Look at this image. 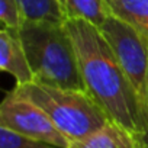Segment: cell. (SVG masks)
Returning a JSON list of instances; mask_svg holds the SVG:
<instances>
[{"mask_svg":"<svg viewBox=\"0 0 148 148\" xmlns=\"http://www.w3.org/2000/svg\"><path fill=\"white\" fill-rule=\"evenodd\" d=\"M79 61L84 92L115 122L147 141L136 95L99 28L86 21L64 22Z\"/></svg>","mask_w":148,"mask_h":148,"instance_id":"6da1fadb","label":"cell"},{"mask_svg":"<svg viewBox=\"0 0 148 148\" xmlns=\"http://www.w3.org/2000/svg\"><path fill=\"white\" fill-rule=\"evenodd\" d=\"M19 35L36 83L84 92L77 55L64 23L23 22Z\"/></svg>","mask_w":148,"mask_h":148,"instance_id":"7a4b0ae2","label":"cell"},{"mask_svg":"<svg viewBox=\"0 0 148 148\" xmlns=\"http://www.w3.org/2000/svg\"><path fill=\"white\" fill-rule=\"evenodd\" d=\"M15 90L39 106L71 142L100 129L110 118L83 90H67L32 82Z\"/></svg>","mask_w":148,"mask_h":148,"instance_id":"3957f363","label":"cell"},{"mask_svg":"<svg viewBox=\"0 0 148 148\" xmlns=\"http://www.w3.org/2000/svg\"><path fill=\"white\" fill-rule=\"evenodd\" d=\"M99 31L112 48L122 71L136 95L147 129L148 38L115 15H110L102 26H99Z\"/></svg>","mask_w":148,"mask_h":148,"instance_id":"277c9868","label":"cell"},{"mask_svg":"<svg viewBox=\"0 0 148 148\" xmlns=\"http://www.w3.org/2000/svg\"><path fill=\"white\" fill-rule=\"evenodd\" d=\"M0 126L57 148H67L70 144L45 112L15 89L5 96L0 105Z\"/></svg>","mask_w":148,"mask_h":148,"instance_id":"5b68a950","label":"cell"},{"mask_svg":"<svg viewBox=\"0 0 148 148\" xmlns=\"http://www.w3.org/2000/svg\"><path fill=\"white\" fill-rule=\"evenodd\" d=\"M0 68L15 77L16 86L35 82L19 31L16 29L3 28L0 31Z\"/></svg>","mask_w":148,"mask_h":148,"instance_id":"8992f818","label":"cell"},{"mask_svg":"<svg viewBox=\"0 0 148 148\" xmlns=\"http://www.w3.org/2000/svg\"><path fill=\"white\" fill-rule=\"evenodd\" d=\"M144 138L129 132L115 121H108L100 129L87 136L71 141L67 148H142Z\"/></svg>","mask_w":148,"mask_h":148,"instance_id":"52a82bcc","label":"cell"},{"mask_svg":"<svg viewBox=\"0 0 148 148\" xmlns=\"http://www.w3.org/2000/svg\"><path fill=\"white\" fill-rule=\"evenodd\" d=\"M55 2L62 22L86 21L99 28L112 15L106 0H55Z\"/></svg>","mask_w":148,"mask_h":148,"instance_id":"ba28073f","label":"cell"},{"mask_svg":"<svg viewBox=\"0 0 148 148\" xmlns=\"http://www.w3.org/2000/svg\"><path fill=\"white\" fill-rule=\"evenodd\" d=\"M106 3L112 15L148 38V0H106Z\"/></svg>","mask_w":148,"mask_h":148,"instance_id":"9c48e42d","label":"cell"},{"mask_svg":"<svg viewBox=\"0 0 148 148\" xmlns=\"http://www.w3.org/2000/svg\"><path fill=\"white\" fill-rule=\"evenodd\" d=\"M23 22L64 23L55 0H18Z\"/></svg>","mask_w":148,"mask_h":148,"instance_id":"30bf717a","label":"cell"},{"mask_svg":"<svg viewBox=\"0 0 148 148\" xmlns=\"http://www.w3.org/2000/svg\"><path fill=\"white\" fill-rule=\"evenodd\" d=\"M0 148H57L38 139H32L6 126H0Z\"/></svg>","mask_w":148,"mask_h":148,"instance_id":"8fae6325","label":"cell"},{"mask_svg":"<svg viewBox=\"0 0 148 148\" xmlns=\"http://www.w3.org/2000/svg\"><path fill=\"white\" fill-rule=\"evenodd\" d=\"M0 21L3 28L19 31L23 25V18L18 0H0Z\"/></svg>","mask_w":148,"mask_h":148,"instance_id":"7c38bea8","label":"cell"},{"mask_svg":"<svg viewBox=\"0 0 148 148\" xmlns=\"http://www.w3.org/2000/svg\"><path fill=\"white\" fill-rule=\"evenodd\" d=\"M147 132H148V74H147Z\"/></svg>","mask_w":148,"mask_h":148,"instance_id":"4fadbf2b","label":"cell"},{"mask_svg":"<svg viewBox=\"0 0 148 148\" xmlns=\"http://www.w3.org/2000/svg\"><path fill=\"white\" fill-rule=\"evenodd\" d=\"M142 148H148V142H144V145H142Z\"/></svg>","mask_w":148,"mask_h":148,"instance_id":"5bb4252c","label":"cell"}]
</instances>
